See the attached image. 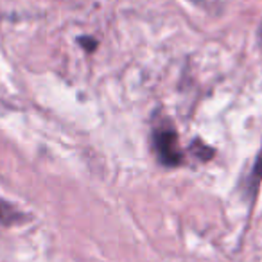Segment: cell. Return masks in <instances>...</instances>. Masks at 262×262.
I'll list each match as a JSON object with an SVG mask.
<instances>
[{"mask_svg":"<svg viewBox=\"0 0 262 262\" xmlns=\"http://www.w3.org/2000/svg\"><path fill=\"white\" fill-rule=\"evenodd\" d=\"M153 146L158 160L165 167H178L183 164V153L180 149L178 133L171 124H160L153 129Z\"/></svg>","mask_w":262,"mask_h":262,"instance_id":"1","label":"cell"},{"mask_svg":"<svg viewBox=\"0 0 262 262\" xmlns=\"http://www.w3.org/2000/svg\"><path fill=\"white\" fill-rule=\"evenodd\" d=\"M24 219H26L24 214L15 207V205L0 200V223H2V225L11 226V225H16V223H22Z\"/></svg>","mask_w":262,"mask_h":262,"instance_id":"2","label":"cell"},{"mask_svg":"<svg viewBox=\"0 0 262 262\" xmlns=\"http://www.w3.org/2000/svg\"><path fill=\"white\" fill-rule=\"evenodd\" d=\"M190 149H192V153L196 155L200 160H210V158L214 157V149L208 147L207 144H201L200 140H196V142L190 146Z\"/></svg>","mask_w":262,"mask_h":262,"instance_id":"3","label":"cell"},{"mask_svg":"<svg viewBox=\"0 0 262 262\" xmlns=\"http://www.w3.org/2000/svg\"><path fill=\"white\" fill-rule=\"evenodd\" d=\"M262 180V147L257 155V160H255V165H253V171H251V187L257 189V185L260 183Z\"/></svg>","mask_w":262,"mask_h":262,"instance_id":"4","label":"cell"},{"mask_svg":"<svg viewBox=\"0 0 262 262\" xmlns=\"http://www.w3.org/2000/svg\"><path fill=\"white\" fill-rule=\"evenodd\" d=\"M77 41H79V45L86 52H92V51H95V49H97V40H95V38H92V36H81V38H77Z\"/></svg>","mask_w":262,"mask_h":262,"instance_id":"5","label":"cell"},{"mask_svg":"<svg viewBox=\"0 0 262 262\" xmlns=\"http://www.w3.org/2000/svg\"><path fill=\"white\" fill-rule=\"evenodd\" d=\"M260 34H262V29H260Z\"/></svg>","mask_w":262,"mask_h":262,"instance_id":"6","label":"cell"}]
</instances>
